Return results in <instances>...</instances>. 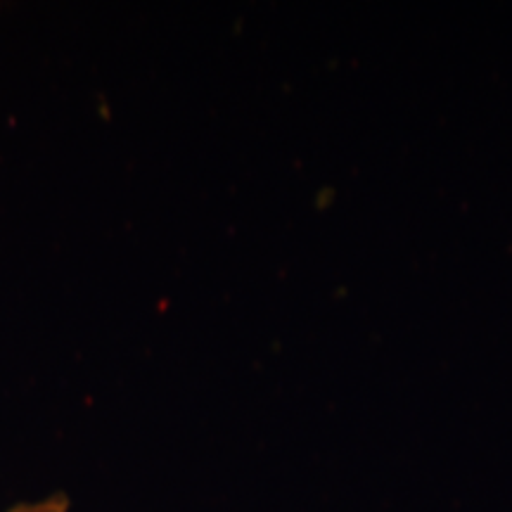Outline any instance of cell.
Here are the masks:
<instances>
[{"instance_id": "1", "label": "cell", "mask_w": 512, "mask_h": 512, "mask_svg": "<svg viewBox=\"0 0 512 512\" xmlns=\"http://www.w3.org/2000/svg\"><path fill=\"white\" fill-rule=\"evenodd\" d=\"M10 512H69V501L67 496L57 494V496L46 498V501L17 505V508H12Z\"/></svg>"}]
</instances>
